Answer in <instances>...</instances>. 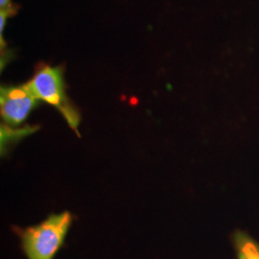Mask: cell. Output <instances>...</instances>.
Listing matches in <instances>:
<instances>
[{
    "instance_id": "8992f818",
    "label": "cell",
    "mask_w": 259,
    "mask_h": 259,
    "mask_svg": "<svg viewBox=\"0 0 259 259\" xmlns=\"http://www.w3.org/2000/svg\"><path fill=\"white\" fill-rule=\"evenodd\" d=\"M14 5L11 0H0V9H5Z\"/></svg>"
},
{
    "instance_id": "277c9868",
    "label": "cell",
    "mask_w": 259,
    "mask_h": 259,
    "mask_svg": "<svg viewBox=\"0 0 259 259\" xmlns=\"http://www.w3.org/2000/svg\"><path fill=\"white\" fill-rule=\"evenodd\" d=\"M233 245L238 259H259V244L247 233L234 232Z\"/></svg>"
},
{
    "instance_id": "3957f363",
    "label": "cell",
    "mask_w": 259,
    "mask_h": 259,
    "mask_svg": "<svg viewBox=\"0 0 259 259\" xmlns=\"http://www.w3.org/2000/svg\"><path fill=\"white\" fill-rule=\"evenodd\" d=\"M39 100L31 92L27 83L5 85L0 90V111L5 124L19 126L27 118Z\"/></svg>"
},
{
    "instance_id": "5b68a950",
    "label": "cell",
    "mask_w": 259,
    "mask_h": 259,
    "mask_svg": "<svg viewBox=\"0 0 259 259\" xmlns=\"http://www.w3.org/2000/svg\"><path fill=\"white\" fill-rule=\"evenodd\" d=\"M36 131L35 127L26 126L22 129L13 130L7 125H1V150L7 148L10 143L13 141H18L19 139L26 137L28 135L34 133Z\"/></svg>"
},
{
    "instance_id": "7a4b0ae2",
    "label": "cell",
    "mask_w": 259,
    "mask_h": 259,
    "mask_svg": "<svg viewBox=\"0 0 259 259\" xmlns=\"http://www.w3.org/2000/svg\"><path fill=\"white\" fill-rule=\"evenodd\" d=\"M26 83L39 101L54 107L64 116L68 126L80 136L78 133L80 113L66 94L64 70L61 67L41 64Z\"/></svg>"
},
{
    "instance_id": "6da1fadb",
    "label": "cell",
    "mask_w": 259,
    "mask_h": 259,
    "mask_svg": "<svg viewBox=\"0 0 259 259\" xmlns=\"http://www.w3.org/2000/svg\"><path fill=\"white\" fill-rule=\"evenodd\" d=\"M72 223L67 211L54 214L37 226L20 232L22 249L28 259H54Z\"/></svg>"
}]
</instances>
